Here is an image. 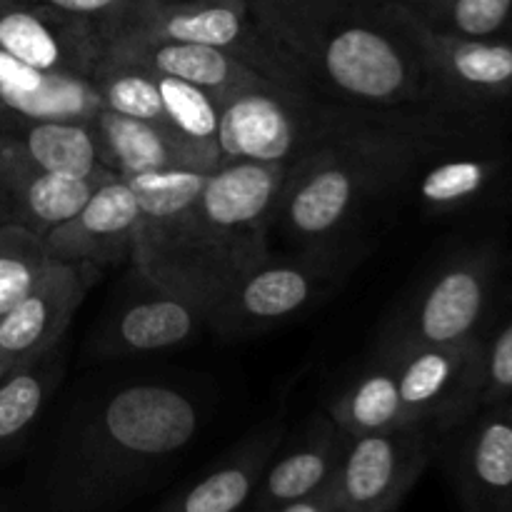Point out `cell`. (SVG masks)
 Here are the masks:
<instances>
[{"mask_svg":"<svg viewBox=\"0 0 512 512\" xmlns=\"http://www.w3.org/2000/svg\"><path fill=\"white\" fill-rule=\"evenodd\" d=\"M448 110H383L363 128L305 155L288 170L273 230L293 248L350 240L355 223L405 188L430 148L450 128Z\"/></svg>","mask_w":512,"mask_h":512,"instance_id":"obj_4","label":"cell"},{"mask_svg":"<svg viewBox=\"0 0 512 512\" xmlns=\"http://www.w3.org/2000/svg\"><path fill=\"white\" fill-rule=\"evenodd\" d=\"M28 3L50 5V8L88 15V18H95V20H108L110 15L120 13V10L128 5V0H28Z\"/></svg>","mask_w":512,"mask_h":512,"instance_id":"obj_32","label":"cell"},{"mask_svg":"<svg viewBox=\"0 0 512 512\" xmlns=\"http://www.w3.org/2000/svg\"><path fill=\"white\" fill-rule=\"evenodd\" d=\"M393 3L410 5V8H415V10H425V8H428L430 3H433V0H393Z\"/></svg>","mask_w":512,"mask_h":512,"instance_id":"obj_34","label":"cell"},{"mask_svg":"<svg viewBox=\"0 0 512 512\" xmlns=\"http://www.w3.org/2000/svg\"><path fill=\"white\" fill-rule=\"evenodd\" d=\"M380 113L263 78L220 100V165L283 163L293 168L305 155L363 128Z\"/></svg>","mask_w":512,"mask_h":512,"instance_id":"obj_5","label":"cell"},{"mask_svg":"<svg viewBox=\"0 0 512 512\" xmlns=\"http://www.w3.org/2000/svg\"><path fill=\"white\" fill-rule=\"evenodd\" d=\"M15 3H20V0H0V10L8 8V5H15Z\"/></svg>","mask_w":512,"mask_h":512,"instance_id":"obj_37","label":"cell"},{"mask_svg":"<svg viewBox=\"0 0 512 512\" xmlns=\"http://www.w3.org/2000/svg\"><path fill=\"white\" fill-rule=\"evenodd\" d=\"M58 353L20 365L0 383V460L10 458L38 425L60 383Z\"/></svg>","mask_w":512,"mask_h":512,"instance_id":"obj_26","label":"cell"},{"mask_svg":"<svg viewBox=\"0 0 512 512\" xmlns=\"http://www.w3.org/2000/svg\"><path fill=\"white\" fill-rule=\"evenodd\" d=\"M380 353L398 375L400 400L410 425H430L445 435L478 410V373L483 338L460 343L383 340Z\"/></svg>","mask_w":512,"mask_h":512,"instance_id":"obj_10","label":"cell"},{"mask_svg":"<svg viewBox=\"0 0 512 512\" xmlns=\"http://www.w3.org/2000/svg\"><path fill=\"white\" fill-rule=\"evenodd\" d=\"M280 420L260 425L198 480L170 495L155 512H248L270 458L283 443Z\"/></svg>","mask_w":512,"mask_h":512,"instance_id":"obj_22","label":"cell"},{"mask_svg":"<svg viewBox=\"0 0 512 512\" xmlns=\"http://www.w3.org/2000/svg\"><path fill=\"white\" fill-rule=\"evenodd\" d=\"M418 13L463 38H512V0H433Z\"/></svg>","mask_w":512,"mask_h":512,"instance_id":"obj_29","label":"cell"},{"mask_svg":"<svg viewBox=\"0 0 512 512\" xmlns=\"http://www.w3.org/2000/svg\"><path fill=\"white\" fill-rule=\"evenodd\" d=\"M10 373H13V368H10V363H8V360H5L3 355H0V383H3V380L8 378Z\"/></svg>","mask_w":512,"mask_h":512,"instance_id":"obj_35","label":"cell"},{"mask_svg":"<svg viewBox=\"0 0 512 512\" xmlns=\"http://www.w3.org/2000/svg\"><path fill=\"white\" fill-rule=\"evenodd\" d=\"M90 83L98 88L100 103L105 110L168 125L163 98H160L158 75L150 73V70L103 58Z\"/></svg>","mask_w":512,"mask_h":512,"instance_id":"obj_27","label":"cell"},{"mask_svg":"<svg viewBox=\"0 0 512 512\" xmlns=\"http://www.w3.org/2000/svg\"><path fill=\"white\" fill-rule=\"evenodd\" d=\"M108 180L113 178L48 173L0 133V223L20 225L45 238L73 218Z\"/></svg>","mask_w":512,"mask_h":512,"instance_id":"obj_18","label":"cell"},{"mask_svg":"<svg viewBox=\"0 0 512 512\" xmlns=\"http://www.w3.org/2000/svg\"><path fill=\"white\" fill-rule=\"evenodd\" d=\"M200 423L198 403L173 385L118 388L65 428L23 512H118L180 458Z\"/></svg>","mask_w":512,"mask_h":512,"instance_id":"obj_2","label":"cell"},{"mask_svg":"<svg viewBox=\"0 0 512 512\" xmlns=\"http://www.w3.org/2000/svg\"><path fill=\"white\" fill-rule=\"evenodd\" d=\"M398 10L428 70L435 108L473 115L510 103L512 38H463L435 28L410 5L398 3Z\"/></svg>","mask_w":512,"mask_h":512,"instance_id":"obj_8","label":"cell"},{"mask_svg":"<svg viewBox=\"0 0 512 512\" xmlns=\"http://www.w3.org/2000/svg\"><path fill=\"white\" fill-rule=\"evenodd\" d=\"M345 443L348 435L340 433L328 410L310 415L298 433L283 438L278 445L248 512H275L330 488L343 460Z\"/></svg>","mask_w":512,"mask_h":512,"instance_id":"obj_19","label":"cell"},{"mask_svg":"<svg viewBox=\"0 0 512 512\" xmlns=\"http://www.w3.org/2000/svg\"><path fill=\"white\" fill-rule=\"evenodd\" d=\"M50 265L45 243L33 230L0 223V318L38 285Z\"/></svg>","mask_w":512,"mask_h":512,"instance_id":"obj_28","label":"cell"},{"mask_svg":"<svg viewBox=\"0 0 512 512\" xmlns=\"http://www.w3.org/2000/svg\"><path fill=\"white\" fill-rule=\"evenodd\" d=\"M103 43L105 60L140 65L158 75L185 80L213 93L218 100L263 80V75L255 73L243 60L208 45L140 38V35H103Z\"/></svg>","mask_w":512,"mask_h":512,"instance_id":"obj_21","label":"cell"},{"mask_svg":"<svg viewBox=\"0 0 512 512\" xmlns=\"http://www.w3.org/2000/svg\"><path fill=\"white\" fill-rule=\"evenodd\" d=\"M103 48L100 20L88 15L28 0L0 10V50L38 70L90 80Z\"/></svg>","mask_w":512,"mask_h":512,"instance_id":"obj_12","label":"cell"},{"mask_svg":"<svg viewBox=\"0 0 512 512\" xmlns=\"http://www.w3.org/2000/svg\"><path fill=\"white\" fill-rule=\"evenodd\" d=\"M0 105L30 120L73 123H88L103 110L90 80L38 70L5 50H0Z\"/></svg>","mask_w":512,"mask_h":512,"instance_id":"obj_23","label":"cell"},{"mask_svg":"<svg viewBox=\"0 0 512 512\" xmlns=\"http://www.w3.org/2000/svg\"><path fill=\"white\" fill-rule=\"evenodd\" d=\"M98 160L118 178H133L158 170H193L215 173L220 168V153L215 145L195 140L180 130L150 120L100 110L93 120Z\"/></svg>","mask_w":512,"mask_h":512,"instance_id":"obj_16","label":"cell"},{"mask_svg":"<svg viewBox=\"0 0 512 512\" xmlns=\"http://www.w3.org/2000/svg\"><path fill=\"white\" fill-rule=\"evenodd\" d=\"M283 163H225L215 173L133 175L140 205L133 265L143 278L213 310L270 253Z\"/></svg>","mask_w":512,"mask_h":512,"instance_id":"obj_1","label":"cell"},{"mask_svg":"<svg viewBox=\"0 0 512 512\" xmlns=\"http://www.w3.org/2000/svg\"><path fill=\"white\" fill-rule=\"evenodd\" d=\"M275 512H338V503H335L333 485H330V488H325V490H320V493L310 495V498L285 505V508H280Z\"/></svg>","mask_w":512,"mask_h":512,"instance_id":"obj_33","label":"cell"},{"mask_svg":"<svg viewBox=\"0 0 512 512\" xmlns=\"http://www.w3.org/2000/svg\"><path fill=\"white\" fill-rule=\"evenodd\" d=\"M360 255L355 240L268 253L210 310L208 328L223 338H248L288 323L330 298Z\"/></svg>","mask_w":512,"mask_h":512,"instance_id":"obj_6","label":"cell"},{"mask_svg":"<svg viewBox=\"0 0 512 512\" xmlns=\"http://www.w3.org/2000/svg\"><path fill=\"white\" fill-rule=\"evenodd\" d=\"M440 433L430 425H400L348 438L335 473L338 512H395L438 453Z\"/></svg>","mask_w":512,"mask_h":512,"instance_id":"obj_11","label":"cell"},{"mask_svg":"<svg viewBox=\"0 0 512 512\" xmlns=\"http://www.w3.org/2000/svg\"><path fill=\"white\" fill-rule=\"evenodd\" d=\"M265 35L330 100L375 110L433 105L428 70L393 0H248Z\"/></svg>","mask_w":512,"mask_h":512,"instance_id":"obj_3","label":"cell"},{"mask_svg":"<svg viewBox=\"0 0 512 512\" xmlns=\"http://www.w3.org/2000/svg\"><path fill=\"white\" fill-rule=\"evenodd\" d=\"M508 512H512V503H510V510Z\"/></svg>","mask_w":512,"mask_h":512,"instance_id":"obj_39","label":"cell"},{"mask_svg":"<svg viewBox=\"0 0 512 512\" xmlns=\"http://www.w3.org/2000/svg\"><path fill=\"white\" fill-rule=\"evenodd\" d=\"M158 85L170 128L218 148L220 100L213 93H208V90L198 88V85H190L178 78H168V75H158Z\"/></svg>","mask_w":512,"mask_h":512,"instance_id":"obj_30","label":"cell"},{"mask_svg":"<svg viewBox=\"0 0 512 512\" xmlns=\"http://www.w3.org/2000/svg\"><path fill=\"white\" fill-rule=\"evenodd\" d=\"M505 400H512V320L493 340H483L478 373V410Z\"/></svg>","mask_w":512,"mask_h":512,"instance_id":"obj_31","label":"cell"},{"mask_svg":"<svg viewBox=\"0 0 512 512\" xmlns=\"http://www.w3.org/2000/svg\"><path fill=\"white\" fill-rule=\"evenodd\" d=\"M0 512H8V508H3V505H0Z\"/></svg>","mask_w":512,"mask_h":512,"instance_id":"obj_38","label":"cell"},{"mask_svg":"<svg viewBox=\"0 0 512 512\" xmlns=\"http://www.w3.org/2000/svg\"><path fill=\"white\" fill-rule=\"evenodd\" d=\"M93 275L78 265L50 260L38 285L0 318V355L10 368L35 363L58 350Z\"/></svg>","mask_w":512,"mask_h":512,"instance_id":"obj_17","label":"cell"},{"mask_svg":"<svg viewBox=\"0 0 512 512\" xmlns=\"http://www.w3.org/2000/svg\"><path fill=\"white\" fill-rule=\"evenodd\" d=\"M510 153L500 140L458 128L438 140L410 175L413 195L430 215H455L488 198L508 173Z\"/></svg>","mask_w":512,"mask_h":512,"instance_id":"obj_14","label":"cell"},{"mask_svg":"<svg viewBox=\"0 0 512 512\" xmlns=\"http://www.w3.org/2000/svg\"><path fill=\"white\" fill-rule=\"evenodd\" d=\"M100 30L208 45L243 60L263 78L313 90L303 70L260 30L248 0H128L120 13L100 20Z\"/></svg>","mask_w":512,"mask_h":512,"instance_id":"obj_7","label":"cell"},{"mask_svg":"<svg viewBox=\"0 0 512 512\" xmlns=\"http://www.w3.org/2000/svg\"><path fill=\"white\" fill-rule=\"evenodd\" d=\"M0 133L38 168L63 175H103L118 178L98 160L93 128L73 120H30L23 115H10L8 125Z\"/></svg>","mask_w":512,"mask_h":512,"instance_id":"obj_24","label":"cell"},{"mask_svg":"<svg viewBox=\"0 0 512 512\" xmlns=\"http://www.w3.org/2000/svg\"><path fill=\"white\" fill-rule=\"evenodd\" d=\"M328 415L348 438H363L410 425L400 400L398 375L380 350H375L373 358L335 395Z\"/></svg>","mask_w":512,"mask_h":512,"instance_id":"obj_25","label":"cell"},{"mask_svg":"<svg viewBox=\"0 0 512 512\" xmlns=\"http://www.w3.org/2000/svg\"><path fill=\"white\" fill-rule=\"evenodd\" d=\"M10 115H13V110H8V108H5V105H0V130H3L5 125H8Z\"/></svg>","mask_w":512,"mask_h":512,"instance_id":"obj_36","label":"cell"},{"mask_svg":"<svg viewBox=\"0 0 512 512\" xmlns=\"http://www.w3.org/2000/svg\"><path fill=\"white\" fill-rule=\"evenodd\" d=\"M140 225V205L128 180L100 185L88 203L43 238L45 253L58 263L98 270L133 260Z\"/></svg>","mask_w":512,"mask_h":512,"instance_id":"obj_15","label":"cell"},{"mask_svg":"<svg viewBox=\"0 0 512 512\" xmlns=\"http://www.w3.org/2000/svg\"><path fill=\"white\" fill-rule=\"evenodd\" d=\"M500 273V250L480 243L460 250L400 308L383 340L460 343L478 338Z\"/></svg>","mask_w":512,"mask_h":512,"instance_id":"obj_9","label":"cell"},{"mask_svg":"<svg viewBox=\"0 0 512 512\" xmlns=\"http://www.w3.org/2000/svg\"><path fill=\"white\" fill-rule=\"evenodd\" d=\"M453 455L465 512H508L512 503V400L475 410Z\"/></svg>","mask_w":512,"mask_h":512,"instance_id":"obj_20","label":"cell"},{"mask_svg":"<svg viewBox=\"0 0 512 512\" xmlns=\"http://www.w3.org/2000/svg\"><path fill=\"white\" fill-rule=\"evenodd\" d=\"M140 288L110 313L93 338L95 358H140L190 343L208 328L210 308L178 290L150 283L135 270Z\"/></svg>","mask_w":512,"mask_h":512,"instance_id":"obj_13","label":"cell"}]
</instances>
